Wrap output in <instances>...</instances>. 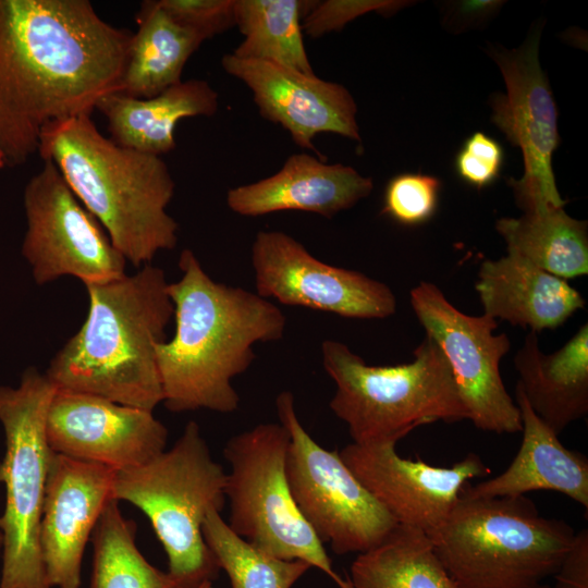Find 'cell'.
<instances>
[{
    "label": "cell",
    "mask_w": 588,
    "mask_h": 588,
    "mask_svg": "<svg viewBox=\"0 0 588 588\" xmlns=\"http://www.w3.org/2000/svg\"><path fill=\"white\" fill-rule=\"evenodd\" d=\"M87 0H0V149L8 166L37 152L52 122L91 115L122 91L133 38Z\"/></svg>",
    "instance_id": "cell-1"
},
{
    "label": "cell",
    "mask_w": 588,
    "mask_h": 588,
    "mask_svg": "<svg viewBox=\"0 0 588 588\" xmlns=\"http://www.w3.org/2000/svg\"><path fill=\"white\" fill-rule=\"evenodd\" d=\"M179 267L181 278L168 284L174 334L156 347L163 403L174 413H232L240 403L232 380L253 364L256 343L283 336L286 318L257 293L212 280L188 248Z\"/></svg>",
    "instance_id": "cell-2"
},
{
    "label": "cell",
    "mask_w": 588,
    "mask_h": 588,
    "mask_svg": "<svg viewBox=\"0 0 588 588\" xmlns=\"http://www.w3.org/2000/svg\"><path fill=\"white\" fill-rule=\"evenodd\" d=\"M168 284L164 271L149 264L85 285L87 317L45 372L54 388L154 412L163 402L156 347L174 314Z\"/></svg>",
    "instance_id": "cell-3"
},
{
    "label": "cell",
    "mask_w": 588,
    "mask_h": 588,
    "mask_svg": "<svg viewBox=\"0 0 588 588\" xmlns=\"http://www.w3.org/2000/svg\"><path fill=\"white\" fill-rule=\"evenodd\" d=\"M37 152L54 163L126 261L140 268L176 246L179 225L167 211L175 183L161 157L118 145L88 114L48 124Z\"/></svg>",
    "instance_id": "cell-4"
},
{
    "label": "cell",
    "mask_w": 588,
    "mask_h": 588,
    "mask_svg": "<svg viewBox=\"0 0 588 588\" xmlns=\"http://www.w3.org/2000/svg\"><path fill=\"white\" fill-rule=\"evenodd\" d=\"M575 535L518 495L460 497L428 537L460 588H529L554 576Z\"/></svg>",
    "instance_id": "cell-5"
},
{
    "label": "cell",
    "mask_w": 588,
    "mask_h": 588,
    "mask_svg": "<svg viewBox=\"0 0 588 588\" xmlns=\"http://www.w3.org/2000/svg\"><path fill=\"white\" fill-rule=\"evenodd\" d=\"M321 356L335 383L329 406L353 443H396L419 426L469 417L445 356L427 334L407 364L369 366L335 340L322 342Z\"/></svg>",
    "instance_id": "cell-6"
},
{
    "label": "cell",
    "mask_w": 588,
    "mask_h": 588,
    "mask_svg": "<svg viewBox=\"0 0 588 588\" xmlns=\"http://www.w3.org/2000/svg\"><path fill=\"white\" fill-rule=\"evenodd\" d=\"M226 473L216 462L199 425L191 420L173 446L150 461L114 471L111 498L126 501L149 519L162 544L169 573L198 585L220 567L203 536L210 510L221 513Z\"/></svg>",
    "instance_id": "cell-7"
},
{
    "label": "cell",
    "mask_w": 588,
    "mask_h": 588,
    "mask_svg": "<svg viewBox=\"0 0 588 588\" xmlns=\"http://www.w3.org/2000/svg\"><path fill=\"white\" fill-rule=\"evenodd\" d=\"M54 385L28 367L16 388L0 385V422L5 453L0 482L5 505L0 588H51L47 581L39 534L47 475L53 452L46 438V417Z\"/></svg>",
    "instance_id": "cell-8"
},
{
    "label": "cell",
    "mask_w": 588,
    "mask_h": 588,
    "mask_svg": "<svg viewBox=\"0 0 588 588\" xmlns=\"http://www.w3.org/2000/svg\"><path fill=\"white\" fill-rule=\"evenodd\" d=\"M289 442L290 434L280 422L258 424L228 440L223 448L230 465L226 523L261 551L285 561H305L339 588H346L292 497L285 470Z\"/></svg>",
    "instance_id": "cell-9"
},
{
    "label": "cell",
    "mask_w": 588,
    "mask_h": 588,
    "mask_svg": "<svg viewBox=\"0 0 588 588\" xmlns=\"http://www.w3.org/2000/svg\"><path fill=\"white\" fill-rule=\"evenodd\" d=\"M280 424L290 442L285 470L295 504L323 543L339 555L366 552L399 525L362 485L339 452L319 445L302 426L294 395L282 391L275 399Z\"/></svg>",
    "instance_id": "cell-10"
},
{
    "label": "cell",
    "mask_w": 588,
    "mask_h": 588,
    "mask_svg": "<svg viewBox=\"0 0 588 588\" xmlns=\"http://www.w3.org/2000/svg\"><path fill=\"white\" fill-rule=\"evenodd\" d=\"M22 255L38 285L75 277L84 285L123 277L126 259L50 160L25 186Z\"/></svg>",
    "instance_id": "cell-11"
},
{
    "label": "cell",
    "mask_w": 588,
    "mask_h": 588,
    "mask_svg": "<svg viewBox=\"0 0 588 588\" xmlns=\"http://www.w3.org/2000/svg\"><path fill=\"white\" fill-rule=\"evenodd\" d=\"M411 306L445 356L468 419L481 430L515 433L522 430L517 404L500 373V362L511 347L505 333L493 334L498 321L460 311L433 283L420 282L409 293Z\"/></svg>",
    "instance_id": "cell-12"
},
{
    "label": "cell",
    "mask_w": 588,
    "mask_h": 588,
    "mask_svg": "<svg viewBox=\"0 0 588 588\" xmlns=\"http://www.w3.org/2000/svg\"><path fill=\"white\" fill-rule=\"evenodd\" d=\"M539 35L532 34L517 49L491 52L506 86V93L492 100V121L522 150L524 174L509 184L524 212L566 204L552 170V155L559 145L558 111L539 63Z\"/></svg>",
    "instance_id": "cell-13"
},
{
    "label": "cell",
    "mask_w": 588,
    "mask_h": 588,
    "mask_svg": "<svg viewBox=\"0 0 588 588\" xmlns=\"http://www.w3.org/2000/svg\"><path fill=\"white\" fill-rule=\"evenodd\" d=\"M250 258L264 298L354 319H384L396 310L387 284L319 260L285 232L259 231Z\"/></svg>",
    "instance_id": "cell-14"
},
{
    "label": "cell",
    "mask_w": 588,
    "mask_h": 588,
    "mask_svg": "<svg viewBox=\"0 0 588 588\" xmlns=\"http://www.w3.org/2000/svg\"><path fill=\"white\" fill-rule=\"evenodd\" d=\"M46 438L57 454L119 470L164 451L168 430L150 411L56 389L47 411Z\"/></svg>",
    "instance_id": "cell-15"
},
{
    "label": "cell",
    "mask_w": 588,
    "mask_h": 588,
    "mask_svg": "<svg viewBox=\"0 0 588 588\" xmlns=\"http://www.w3.org/2000/svg\"><path fill=\"white\" fill-rule=\"evenodd\" d=\"M396 443L345 445L346 466L399 525L430 534L448 517L467 481L490 470L475 453L451 467L401 457Z\"/></svg>",
    "instance_id": "cell-16"
},
{
    "label": "cell",
    "mask_w": 588,
    "mask_h": 588,
    "mask_svg": "<svg viewBox=\"0 0 588 588\" xmlns=\"http://www.w3.org/2000/svg\"><path fill=\"white\" fill-rule=\"evenodd\" d=\"M221 65L250 89L260 114L285 128L297 146L315 150L319 133L360 140L357 106L343 85L233 53L224 54Z\"/></svg>",
    "instance_id": "cell-17"
},
{
    "label": "cell",
    "mask_w": 588,
    "mask_h": 588,
    "mask_svg": "<svg viewBox=\"0 0 588 588\" xmlns=\"http://www.w3.org/2000/svg\"><path fill=\"white\" fill-rule=\"evenodd\" d=\"M114 469L53 452L40 523V549L51 588H79L86 544L111 498Z\"/></svg>",
    "instance_id": "cell-18"
},
{
    "label": "cell",
    "mask_w": 588,
    "mask_h": 588,
    "mask_svg": "<svg viewBox=\"0 0 588 588\" xmlns=\"http://www.w3.org/2000/svg\"><path fill=\"white\" fill-rule=\"evenodd\" d=\"M372 188V180L354 168L328 164L301 152L290 156L273 175L229 189L226 204L244 217L298 210L332 218L367 197Z\"/></svg>",
    "instance_id": "cell-19"
},
{
    "label": "cell",
    "mask_w": 588,
    "mask_h": 588,
    "mask_svg": "<svg viewBox=\"0 0 588 588\" xmlns=\"http://www.w3.org/2000/svg\"><path fill=\"white\" fill-rule=\"evenodd\" d=\"M523 439L510 466L494 478L463 487L466 499L518 497L536 490L560 492L588 509V458L566 449L531 409L516 384Z\"/></svg>",
    "instance_id": "cell-20"
},
{
    "label": "cell",
    "mask_w": 588,
    "mask_h": 588,
    "mask_svg": "<svg viewBox=\"0 0 588 588\" xmlns=\"http://www.w3.org/2000/svg\"><path fill=\"white\" fill-rule=\"evenodd\" d=\"M475 289L483 315L536 333L559 328L586 304L566 280L510 254L483 260Z\"/></svg>",
    "instance_id": "cell-21"
},
{
    "label": "cell",
    "mask_w": 588,
    "mask_h": 588,
    "mask_svg": "<svg viewBox=\"0 0 588 588\" xmlns=\"http://www.w3.org/2000/svg\"><path fill=\"white\" fill-rule=\"evenodd\" d=\"M517 385L535 414L558 436L588 413V324L546 354L530 331L514 356Z\"/></svg>",
    "instance_id": "cell-22"
},
{
    "label": "cell",
    "mask_w": 588,
    "mask_h": 588,
    "mask_svg": "<svg viewBox=\"0 0 588 588\" xmlns=\"http://www.w3.org/2000/svg\"><path fill=\"white\" fill-rule=\"evenodd\" d=\"M218 108V93L201 79L181 81L151 98L117 91L96 106L106 117L114 143L159 157L175 148L174 130L180 120L211 117Z\"/></svg>",
    "instance_id": "cell-23"
},
{
    "label": "cell",
    "mask_w": 588,
    "mask_h": 588,
    "mask_svg": "<svg viewBox=\"0 0 588 588\" xmlns=\"http://www.w3.org/2000/svg\"><path fill=\"white\" fill-rule=\"evenodd\" d=\"M123 77L122 94L151 98L181 82L191 56L205 41L176 23L157 1H144L136 17Z\"/></svg>",
    "instance_id": "cell-24"
},
{
    "label": "cell",
    "mask_w": 588,
    "mask_h": 588,
    "mask_svg": "<svg viewBox=\"0 0 588 588\" xmlns=\"http://www.w3.org/2000/svg\"><path fill=\"white\" fill-rule=\"evenodd\" d=\"M507 254L564 280L588 273L587 222L563 208L544 207L495 223Z\"/></svg>",
    "instance_id": "cell-25"
},
{
    "label": "cell",
    "mask_w": 588,
    "mask_h": 588,
    "mask_svg": "<svg viewBox=\"0 0 588 588\" xmlns=\"http://www.w3.org/2000/svg\"><path fill=\"white\" fill-rule=\"evenodd\" d=\"M346 588H460L426 532L397 525L382 542L357 554Z\"/></svg>",
    "instance_id": "cell-26"
},
{
    "label": "cell",
    "mask_w": 588,
    "mask_h": 588,
    "mask_svg": "<svg viewBox=\"0 0 588 588\" xmlns=\"http://www.w3.org/2000/svg\"><path fill=\"white\" fill-rule=\"evenodd\" d=\"M90 588H199L201 585L151 565L136 546V523L111 499L91 534Z\"/></svg>",
    "instance_id": "cell-27"
},
{
    "label": "cell",
    "mask_w": 588,
    "mask_h": 588,
    "mask_svg": "<svg viewBox=\"0 0 588 588\" xmlns=\"http://www.w3.org/2000/svg\"><path fill=\"white\" fill-rule=\"evenodd\" d=\"M301 0H234L235 26L244 40L232 52L315 74L305 49Z\"/></svg>",
    "instance_id": "cell-28"
},
{
    "label": "cell",
    "mask_w": 588,
    "mask_h": 588,
    "mask_svg": "<svg viewBox=\"0 0 588 588\" xmlns=\"http://www.w3.org/2000/svg\"><path fill=\"white\" fill-rule=\"evenodd\" d=\"M204 540L232 588H292L311 567L302 560L274 558L237 536L217 510L203 524Z\"/></svg>",
    "instance_id": "cell-29"
},
{
    "label": "cell",
    "mask_w": 588,
    "mask_h": 588,
    "mask_svg": "<svg viewBox=\"0 0 588 588\" xmlns=\"http://www.w3.org/2000/svg\"><path fill=\"white\" fill-rule=\"evenodd\" d=\"M440 186V181L431 175H396L387 184L381 212L404 225L424 223L437 209Z\"/></svg>",
    "instance_id": "cell-30"
},
{
    "label": "cell",
    "mask_w": 588,
    "mask_h": 588,
    "mask_svg": "<svg viewBox=\"0 0 588 588\" xmlns=\"http://www.w3.org/2000/svg\"><path fill=\"white\" fill-rule=\"evenodd\" d=\"M176 23L204 40L235 26L234 0H158Z\"/></svg>",
    "instance_id": "cell-31"
},
{
    "label": "cell",
    "mask_w": 588,
    "mask_h": 588,
    "mask_svg": "<svg viewBox=\"0 0 588 588\" xmlns=\"http://www.w3.org/2000/svg\"><path fill=\"white\" fill-rule=\"evenodd\" d=\"M397 1H303L302 28L311 38L341 30L348 22L370 11L390 12Z\"/></svg>",
    "instance_id": "cell-32"
},
{
    "label": "cell",
    "mask_w": 588,
    "mask_h": 588,
    "mask_svg": "<svg viewBox=\"0 0 588 588\" xmlns=\"http://www.w3.org/2000/svg\"><path fill=\"white\" fill-rule=\"evenodd\" d=\"M503 163L501 145L482 132L469 136L455 159L460 177L469 185L482 188L498 179Z\"/></svg>",
    "instance_id": "cell-33"
},
{
    "label": "cell",
    "mask_w": 588,
    "mask_h": 588,
    "mask_svg": "<svg viewBox=\"0 0 588 588\" xmlns=\"http://www.w3.org/2000/svg\"><path fill=\"white\" fill-rule=\"evenodd\" d=\"M553 588H588V530L576 532L574 541L554 574Z\"/></svg>",
    "instance_id": "cell-34"
},
{
    "label": "cell",
    "mask_w": 588,
    "mask_h": 588,
    "mask_svg": "<svg viewBox=\"0 0 588 588\" xmlns=\"http://www.w3.org/2000/svg\"><path fill=\"white\" fill-rule=\"evenodd\" d=\"M500 3L490 0L462 1L455 5L454 17L461 24L482 21L494 13Z\"/></svg>",
    "instance_id": "cell-35"
},
{
    "label": "cell",
    "mask_w": 588,
    "mask_h": 588,
    "mask_svg": "<svg viewBox=\"0 0 588 588\" xmlns=\"http://www.w3.org/2000/svg\"><path fill=\"white\" fill-rule=\"evenodd\" d=\"M7 166L5 158L3 156V152L0 149V169L4 168Z\"/></svg>",
    "instance_id": "cell-36"
},
{
    "label": "cell",
    "mask_w": 588,
    "mask_h": 588,
    "mask_svg": "<svg viewBox=\"0 0 588 588\" xmlns=\"http://www.w3.org/2000/svg\"><path fill=\"white\" fill-rule=\"evenodd\" d=\"M529 588H553V587H550V586L544 585V584H538V585L529 587Z\"/></svg>",
    "instance_id": "cell-37"
},
{
    "label": "cell",
    "mask_w": 588,
    "mask_h": 588,
    "mask_svg": "<svg viewBox=\"0 0 588 588\" xmlns=\"http://www.w3.org/2000/svg\"><path fill=\"white\" fill-rule=\"evenodd\" d=\"M211 581H206L199 588H211Z\"/></svg>",
    "instance_id": "cell-38"
},
{
    "label": "cell",
    "mask_w": 588,
    "mask_h": 588,
    "mask_svg": "<svg viewBox=\"0 0 588 588\" xmlns=\"http://www.w3.org/2000/svg\"><path fill=\"white\" fill-rule=\"evenodd\" d=\"M2 544H3V537H2V532L0 530V551L2 550Z\"/></svg>",
    "instance_id": "cell-39"
}]
</instances>
